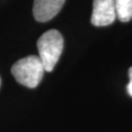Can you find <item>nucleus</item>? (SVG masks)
<instances>
[{"label": "nucleus", "instance_id": "obj_6", "mask_svg": "<svg viewBox=\"0 0 132 132\" xmlns=\"http://www.w3.org/2000/svg\"><path fill=\"white\" fill-rule=\"evenodd\" d=\"M128 75H129V78H130V81L127 85V92L128 94L132 97V67L129 69V71H128Z\"/></svg>", "mask_w": 132, "mask_h": 132}, {"label": "nucleus", "instance_id": "obj_5", "mask_svg": "<svg viewBox=\"0 0 132 132\" xmlns=\"http://www.w3.org/2000/svg\"><path fill=\"white\" fill-rule=\"evenodd\" d=\"M117 18L121 22H128L132 19V0H114Z\"/></svg>", "mask_w": 132, "mask_h": 132}, {"label": "nucleus", "instance_id": "obj_4", "mask_svg": "<svg viewBox=\"0 0 132 132\" xmlns=\"http://www.w3.org/2000/svg\"><path fill=\"white\" fill-rule=\"evenodd\" d=\"M66 0H34L33 16L38 22H47L53 19L60 11Z\"/></svg>", "mask_w": 132, "mask_h": 132}, {"label": "nucleus", "instance_id": "obj_1", "mask_svg": "<svg viewBox=\"0 0 132 132\" xmlns=\"http://www.w3.org/2000/svg\"><path fill=\"white\" fill-rule=\"evenodd\" d=\"M64 48V38L56 29L43 33L37 41L38 57L46 71H52Z\"/></svg>", "mask_w": 132, "mask_h": 132}, {"label": "nucleus", "instance_id": "obj_3", "mask_svg": "<svg viewBox=\"0 0 132 132\" xmlns=\"http://www.w3.org/2000/svg\"><path fill=\"white\" fill-rule=\"evenodd\" d=\"M117 18L114 0H94L91 23L96 27H106L113 24Z\"/></svg>", "mask_w": 132, "mask_h": 132}, {"label": "nucleus", "instance_id": "obj_7", "mask_svg": "<svg viewBox=\"0 0 132 132\" xmlns=\"http://www.w3.org/2000/svg\"><path fill=\"white\" fill-rule=\"evenodd\" d=\"M0 84H1V79H0Z\"/></svg>", "mask_w": 132, "mask_h": 132}, {"label": "nucleus", "instance_id": "obj_2", "mask_svg": "<svg viewBox=\"0 0 132 132\" xmlns=\"http://www.w3.org/2000/svg\"><path fill=\"white\" fill-rule=\"evenodd\" d=\"M45 69L38 56L30 55L15 63L11 72L19 83L28 88L36 87L43 77Z\"/></svg>", "mask_w": 132, "mask_h": 132}]
</instances>
